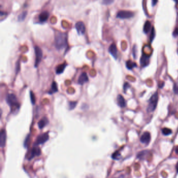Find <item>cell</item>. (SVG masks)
Returning a JSON list of instances; mask_svg holds the SVG:
<instances>
[{
  "instance_id": "29",
  "label": "cell",
  "mask_w": 178,
  "mask_h": 178,
  "mask_svg": "<svg viewBox=\"0 0 178 178\" xmlns=\"http://www.w3.org/2000/svg\"><path fill=\"white\" fill-rule=\"evenodd\" d=\"M114 0H102V4L104 5H110L113 3Z\"/></svg>"
},
{
  "instance_id": "16",
  "label": "cell",
  "mask_w": 178,
  "mask_h": 178,
  "mask_svg": "<svg viewBox=\"0 0 178 178\" xmlns=\"http://www.w3.org/2000/svg\"><path fill=\"white\" fill-rule=\"evenodd\" d=\"M49 13L47 11H44L42 12L39 16V19L41 22H45V21L48 20L49 18Z\"/></svg>"
},
{
  "instance_id": "17",
  "label": "cell",
  "mask_w": 178,
  "mask_h": 178,
  "mask_svg": "<svg viewBox=\"0 0 178 178\" xmlns=\"http://www.w3.org/2000/svg\"><path fill=\"white\" fill-rule=\"evenodd\" d=\"M58 92V87L57 85L56 82H53L51 85V89H50L49 94L50 95H52V94L56 93Z\"/></svg>"
},
{
  "instance_id": "20",
  "label": "cell",
  "mask_w": 178,
  "mask_h": 178,
  "mask_svg": "<svg viewBox=\"0 0 178 178\" xmlns=\"http://www.w3.org/2000/svg\"><path fill=\"white\" fill-rule=\"evenodd\" d=\"M126 66L129 70H132L134 67H136L137 65L135 62H133V61L131 60H129L126 62Z\"/></svg>"
},
{
  "instance_id": "31",
  "label": "cell",
  "mask_w": 178,
  "mask_h": 178,
  "mask_svg": "<svg viewBox=\"0 0 178 178\" xmlns=\"http://www.w3.org/2000/svg\"><path fill=\"white\" fill-rule=\"evenodd\" d=\"M173 90L176 94H178V83L174 85L173 87Z\"/></svg>"
},
{
  "instance_id": "27",
  "label": "cell",
  "mask_w": 178,
  "mask_h": 178,
  "mask_svg": "<svg viewBox=\"0 0 178 178\" xmlns=\"http://www.w3.org/2000/svg\"><path fill=\"white\" fill-rule=\"evenodd\" d=\"M76 105H77V102L75 101H71L69 103V109L70 110H73L76 107Z\"/></svg>"
},
{
  "instance_id": "10",
  "label": "cell",
  "mask_w": 178,
  "mask_h": 178,
  "mask_svg": "<svg viewBox=\"0 0 178 178\" xmlns=\"http://www.w3.org/2000/svg\"><path fill=\"white\" fill-rule=\"evenodd\" d=\"M6 133L4 129H2L0 133V146L1 148L4 147L6 144Z\"/></svg>"
},
{
  "instance_id": "14",
  "label": "cell",
  "mask_w": 178,
  "mask_h": 178,
  "mask_svg": "<svg viewBox=\"0 0 178 178\" xmlns=\"http://www.w3.org/2000/svg\"><path fill=\"white\" fill-rule=\"evenodd\" d=\"M117 103L118 106L120 107L121 108H124L126 106V101L123 97L121 95H118L117 96Z\"/></svg>"
},
{
  "instance_id": "21",
  "label": "cell",
  "mask_w": 178,
  "mask_h": 178,
  "mask_svg": "<svg viewBox=\"0 0 178 178\" xmlns=\"http://www.w3.org/2000/svg\"><path fill=\"white\" fill-rule=\"evenodd\" d=\"M148 151L147 150H143L140 152L138 155H137V158H139L140 160H144L146 157V156L148 154Z\"/></svg>"
},
{
  "instance_id": "1",
  "label": "cell",
  "mask_w": 178,
  "mask_h": 178,
  "mask_svg": "<svg viewBox=\"0 0 178 178\" xmlns=\"http://www.w3.org/2000/svg\"><path fill=\"white\" fill-rule=\"evenodd\" d=\"M67 35L66 33L57 32L55 36V46L58 50L66 48L67 47Z\"/></svg>"
},
{
  "instance_id": "11",
  "label": "cell",
  "mask_w": 178,
  "mask_h": 178,
  "mask_svg": "<svg viewBox=\"0 0 178 178\" xmlns=\"http://www.w3.org/2000/svg\"><path fill=\"white\" fill-rule=\"evenodd\" d=\"M89 81V78L88 76H87L86 73H82L79 76V77L78 79V83L79 84L83 85L85 83L88 82Z\"/></svg>"
},
{
  "instance_id": "7",
  "label": "cell",
  "mask_w": 178,
  "mask_h": 178,
  "mask_svg": "<svg viewBox=\"0 0 178 178\" xmlns=\"http://www.w3.org/2000/svg\"><path fill=\"white\" fill-rule=\"evenodd\" d=\"M35 51L36 55V60L35 66L37 67L40 62L42 57V51L39 47L36 46L35 47Z\"/></svg>"
},
{
  "instance_id": "12",
  "label": "cell",
  "mask_w": 178,
  "mask_h": 178,
  "mask_svg": "<svg viewBox=\"0 0 178 178\" xmlns=\"http://www.w3.org/2000/svg\"><path fill=\"white\" fill-rule=\"evenodd\" d=\"M109 52L111 54L114 59H117L118 57V49L115 45L113 43L112 44L109 48Z\"/></svg>"
},
{
  "instance_id": "28",
  "label": "cell",
  "mask_w": 178,
  "mask_h": 178,
  "mask_svg": "<svg viewBox=\"0 0 178 178\" xmlns=\"http://www.w3.org/2000/svg\"><path fill=\"white\" fill-rule=\"evenodd\" d=\"M155 36H156V32H155V29L154 27H152V29H151V34L150 35V40L151 42H152V41L154 40Z\"/></svg>"
},
{
  "instance_id": "33",
  "label": "cell",
  "mask_w": 178,
  "mask_h": 178,
  "mask_svg": "<svg viewBox=\"0 0 178 178\" xmlns=\"http://www.w3.org/2000/svg\"><path fill=\"white\" fill-rule=\"evenodd\" d=\"M158 1L157 0H152V6H155L156 4H157Z\"/></svg>"
},
{
  "instance_id": "25",
  "label": "cell",
  "mask_w": 178,
  "mask_h": 178,
  "mask_svg": "<svg viewBox=\"0 0 178 178\" xmlns=\"http://www.w3.org/2000/svg\"><path fill=\"white\" fill-rule=\"evenodd\" d=\"M27 12L26 11V12H24L23 13H21L19 16V18H18V19H19V20L20 21L24 20L27 16Z\"/></svg>"
},
{
  "instance_id": "2",
  "label": "cell",
  "mask_w": 178,
  "mask_h": 178,
  "mask_svg": "<svg viewBox=\"0 0 178 178\" xmlns=\"http://www.w3.org/2000/svg\"><path fill=\"white\" fill-rule=\"evenodd\" d=\"M6 101L12 111H14L19 109L20 104L18 101L16 96L14 94H8L6 97Z\"/></svg>"
},
{
  "instance_id": "22",
  "label": "cell",
  "mask_w": 178,
  "mask_h": 178,
  "mask_svg": "<svg viewBox=\"0 0 178 178\" xmlns=\"http://www.w3.org/2000/svg\"><path fill=\"white\" fill-rule=\"evenodd\" d=\"M30 135L29 134H28V135L26 136V137L25 138V141H24V146L25 148H28L29 145V143H30Z\"/></svg>"
},
{
  "instance_id": "8",
  "label": "cell",
  "mask_w": 178,
  "mask_h": 178,
  "mask_svg": "<svg viewBox=\"0 0 178 178\" xmlns=\"http://www.w3.org/2000/svg\"><path fill=\"white\" fill-rule=\"evenodd\" d=\"M75 28L79 35H83L85 34L86 27L85 24L82 21H78L75 24Z\"/></svg>"
},
{
  "instance_id": "18",
  "label": "cell",
  "mask_w": 178,
  "mask_h": 178,
  "mask_svg": "<svg viewBox=\"0 0 178 178\" xmlns=\"http://www.w3.org/2000/svg\"><path fill=\"white\" fill-rule=\"evenodd\" d=\"M66 64L64 63V64H62L61 65H59V66H57V67H56V73L57 74H61L62 73L64 72L65 67L66 66Z\"/></svg>"
},
{
  "instance_id": "34",
  "label": "cell",
  "mask_w": 178,
  "mask_h": 178,
  "mask_svg": "<svg viewBox=\"0 0 178 178\" xmlns=\"http://www.w3.org/2000/svg\"><path fill=\"white\" fill-rule=\"evenodd\" d=\"M176 168V170H177V173H178V162L177 163Z\"/></svg>"
},
{
  "instance_id": "13",
  "label": "cell",
  "mask_w": 178,
  "mask_h": 178,
  "mask_svg": "<svg viewBox=\"0 0 178 178\" xmlns=\"http://www.w3.org/2000/svg\"><path fill=\"white\" fill-rule=\"evenodd\" d=\"M150 62V58L148 56L143 54L142 56L141 57V59L140 60V63L141 66L143 67H145L147 66Z\"/></svg>"
},
{
  "instance_id": "26",
  "label": "cell",
  "mask_w": 178,
  "mask_h": 178,
  "mask_svg": "<svg viewBox=\"0 0 178 178\" xmlns=\"http://www.w3.org/2000/svg\"><path fill=\"white\" fill-rule=\"evenodd\" d=\"M30 100L31 103L32 104H35L36 103V97L34 93L32 91L30 92Z\"/></svg>"
},
{
  "instance_id": "30",
  "label": "cell",
  "mask_w": 178,
  "mask_h": 178,
  "mask_svg": "<svg viewBox=\"0 0 178 178\" xmlns=\"http://www.w3.org/2000/svg\"><path fill=\"white\" fill-rule=\"evenodd\" d=\"M130 87H131V86L129 83H124V86H123V89H124V92H125L127 90H128L129 88H130Z\"/></svg>"
},
{
  "instance_id": "4",
  "label": "cell",
  "mask_w": 178,
  "mask_h": 178,
  "mask_svg": "<svg viewBox=\"0 0 178 178\" xmlns=\"http://www.w3.org/2000/svg\"><path fill=\"white\" fill-rule=\"evenodd\" d=\"M49 139V137L48 133H42L40 134V135H39L37 137V139H36L34 143V145H37V146H39V145L44 144L46 142V141H48Z\"/></svg>"
},
{
  "instance_id": "5",
  "label": "cell",
  "mask_w": 178,
  "mask_h": 178,
  "mask_svg": "<svg viewBox=\"0 0 178 178\" xmlns=\"http://www.w3.org/2000/svg\"><path fill=\"white\" fill-rule=\"evenodd\" d=\"M41 154V151L38 146H37V145H34V147L31 148L27 158L28 159L30 160H31L32 158L36 157V156H39Z\"/></svg>"
},
{
  "instance_id": "19",
  "label": "cell",
  "mask_w": 178,
  "mask_h": 178,
  "mask_svg": "<svg viewBox=\"0 0 178 178\" xmlns=\"http://www.w3.org/2000/svg\"><path fill=\"white\" fill-rule=\"evenodd\" d=\"M151 23L150 21H146L145 22L144 26V28H143V30L144 32H145V34H147L148 32L150 31V28H151Z\"/></svg>"
},
{
  "instance_id": "9",
  "label": "cell",
  "mask_w": 178,
  "mask_h": 178,
  "mask_svg": "<svg viewBox=\"0 0 178 178\" xmlns=\"http://www.w3.org/2000/svg\"><path fill=\"white\" fill-rule=\"evenodd\" d=\"M151 140V135L148 132H144L143 135H141L140 139V141L141 143L145 144H148L150 142Z\"/></svg>"
},
{
  "instance_id": "3",
  "label": "cell",
  "mask_w": 178,
  "mask_h": 178,
  "mask_svg": "<svg viewBox=\"0 0 178 178\" xmlns=\"http://www.w3.org/2000/svg\"><path fill=\"white\" fill-rule=\"evenodd\" d=\"M158 101V92H156L152 95L150 98L149 100V103L147 107L148 112H153L157 106V103Z\"/></svg>"
},
{
  "instance_id": "6",
  "label": "cell",
  "mask_w": 178,
  "mask_h": 178,
  "mask_svg": "<svg viewBox=\"0 0 178 178\" xmlns=\"http://www.w3.org/2000/svg\"><path fill=\"white\" fill-rule=\"evenodd\" d=\"M134 16L133 12L129 10H121L118 13L117 17L121 19H129Z\"/></svg>"
},
{
  "instance_id": "32",
  "label": "cell",
  "mask_w": 178,
  "mask_h": 178,
  "mask_svg": "<svg viewBox=\"0 0 178 178\" xmlns=\"http://www.w3.org/2000/svg\"><path fill=\"white\" fill-rule=\"evenodd\" d=\"M173 35L174 36V37H177V36H178V28H176L175 30L174 31L173 33Z\"/></svg>"
},
{
  "instance_id": "15",
  "label": "cell",
  "mask_w": 178,
  "mask_h": 178,
  "mask_svg": "<svg viewBox=\"0 0 178 178\" xmlns=\"http://www.w3.org/2000/svg\"><path fill=\"white\" fill-rule=\"evenodd\" d=\"M49 123L48 120L46 117H43L38 123V125L40 129H42Z\"/></svg>"
},
{
  "instance_id": "35",
  "label": "cell",
  "mask_w": 178,
  "mask_h": 178,
  "mask_svg": "<svg viewBox=\"0 0 178 178\" xmlns=\"http://www.w3.org/2000/svg\"><path fill=\"white\" fill-rule=\"evenodd\" d=\"M174 1H175L176 3H178V0H174Z\"/></svg>"
},
{
  "instance_id": "24",
  "label": "cell",
  "mask_w": 178,
  "mask_h": 178,
  "mask_svg": "<svg viewBox=\"0 0 178 178\" xmlns=\"http://www.w3.org/2000/svg\"><path fill=\"white\" fill-rule=\"evenodd\" d=\"M112 158L115 160H119L121 158V154L118 151H115L113 154H112Z\"/></svg>"
},
{
  "instance_id": "23",
  "label": "cell",
  "mask_w": 178,
  "mask_h": 178,
  "mask_svg": "<svg viewBox=\"0 0 178 178\" xmlns=\"http://www.w3.org/2000/svg\"><path fill=\"white\" fill-rule=\"evenodd\" d=\"M161 131L162 134L165 136H168L172 134V130L168 128H163Z\"/></svg>"
}]
</instances>
